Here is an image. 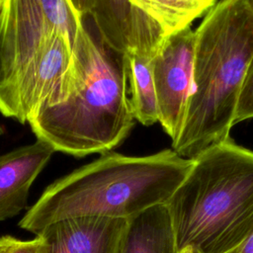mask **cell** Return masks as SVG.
Masks as SVG:
<instances>
[{
	"mask_svg": "<svg viewBox=\"0 0 253 253\" xmlns=\"http://www.w3.org/2000/svg\"><path fill=\"white\" fill-rule=\"evenodd\" d=\"M71 61V42L54 31L32 58L0 113L24 124L41 109L64 102L73 88Z\"/></svg>",
	"mask_w": 253,
	"mask_h": 253,
	"instance_id": "5b68a950",
	"label": "cell"
},
{
	"mask_svg": "<svg viewBox=\"0 0 253 253\" xmlns=\"http://www.w3.org/2000/svg\"><path fill=\"white\" fill-rule=\"evenodd\" d=\"M126 218L78 216L54 221L38 234V253H119Z\"/></svg>",
	"mask_w": 253,
	"mask_h": 253,
	"instance_id": "ba28073f",
	"label": "cell"
},
{
	"mask_svg": "<svg viewBox=\"0 0 253 253\" xmlns=\"http://www.w3.org/2000/svg\"><path fill=\"white\" fill-rule=\"evenodd\" d=\"M248 119H253V54L240 90L236 109L235 124Z\"/></svg>",
	"mask_w": 253,
	"mask_h": 253,
	"instance_id": "9a60e30c",
	"label": "cell"
},
{
	"mask_svg": "<svg viewBox=\"0 0 253 253\" xmlns=\"http://www.w3.org/2000/svg\"><path fill=\"white\" fill-rule=\"evenodd\" d=\"M178 253H228L253 231V150L230 137L193 159L165 204Z\"/></svg>",
	"mask_w": 253,
	"mask_h": 253,
	"instance_id": "277c9868",
	"label": "cell"
},
{
	"mask_svg": "<svg viewBox=\"0 0 253 253\" xmlns=\"http://www.w3.org/2000/svg\"><path fill=\"white\" fill-rule=\"evenodd\" d=\"M51 25L73 44L80 18L68 0H38Z\"/></svg>",
	"mask_w": 253,
	"mask_h": 253,
	"instance_id": "5bb4252c",
	"label": "cell"
},
{
	"mask_svg": "<svg viewBox=\"0 0 253 253\" xmlns=\"http://www.w3.org/2000/svg\"><path fill=\"white\" fill-rule=\"evenodd\" d=\"M88 17L105 43L122 54L155 47L166 37L159 25L129 0H92Z\"/></svg>",
	"mask_w": 253,
	"mask_h": 253,
	"instance_id": "9c48e42d",
	"label": "cell"
},
{
	"mask_svg": "<svg viewBox=\"0 0 253 253\" xmlns=\"http://www.w3.org/2000/svg\"><path fill=\"white\" fill-rule=\"evenodd\" d=\"M119 253H178L165 204L153 206L127 219Z\"/></svg>",
	"mask_w": 253,
	"mask_h": 253,
	"instance_id": "8fae6325",
	"label": "cell"
},
{
	"mask_svg": "<svg viewBox=\"0 0 253 253\" xmlns=\"http://www.w3.org/2000/svg\"><path fill=\"white\" fill-rule=\"evenodd\" d=\"M249 1V3H250V5H251V7L253 8V0H248Z\"/></svg>",
	"mask_w": 253,
	"mask_h": 253,
	"instance_id": "44dd1931",
	"label": "cell"
},
{
	"mask_svg": "<svg viewBox=\"0 0 253 253\" xmlns=\"http://www.w3.org/2000/svg\"><path fill=\"white\" fill-rule=\"evenodd\" d=\"M3 133V128H2V126H0V135Z\"/></svg>",
	"mask_w": 253,
	"mask_h": 253,
	"instance_id": "7402d4cb",
	"label": "cell"
},
{
	"mask_svg": "<svg viewBox=\"0 0 253 253\" xmlns=\"http://www.w3.org/2000/svg\"><path fill=\"white\" fill-rule=\"evenodd\" d=\"M196 33L193 88L172 149L194 159L229 138L253 54V8L248 0H220Z\"/></svg>",
	"mask_w": 253,
	"mask_h": 253,
	"instance_id": "3957f363",
	"label": "cell"
},
{
	"mask_svg": "<svg viewBox=\"0 0 253 253\" xmlns=\"http://www.w3.org/2000/svg\"><path fill=\"white\" fill-rule=\"evenodd\" d=\"M238 253H253V231L239 247Z\"/></svg>",
	"mask_w": 253,
	"mask_h": 253,
	"instance_id": "ac0fdd59",
	"label": "cell"
},
{
	"mask_svg": "<svg viewBox=\"0 0 253 253\" xmlns=\"http://www.w3.org/2000/svg\"><path fill=\"white\" fill-rule=\"evenodd\" d=\"M54 152L50 144L37 139L0 155V221L25 209L33 182Z\"/></svg>",
	"mask_w": 253,
	"mask_h": 253,
	"instance_id": "30bf717a",
	"label": "cell"
},
{
	"mask_svg": "<svg viewBox=\"0 0 253 253\" xmlns=\"http://www.w3.org/2000/svg\"><path fill=\"white\" fill-rule=\"evenodd\" d=\"M195 44L196 33L188 26L167 35L152 60L158 123L172 142L182 129L193 88Z\"/></svg>",
	"mask_w": 253,
	"mask_h": 253,
	"instance_id": "8992f818",
	"label": "cell"
},
{
	"mask_svg": "<svg viewBox=\"0 0 253 253\" xmlns=\"http://www.w3.org/2000/svg\"><path fill=\"white\" fill-rule=\"evenodd\" d=\"M71 71L67 99L41 109L28 124L55 151L75 157L109 152L128 135L135 119L125 56L105 43L88 16L74 38Z\"/></svg>",
	"mask_w": 253,
	"mask_h": 253,
	"instance_id": "6da1fadb",
	"label": "cell"
},
{
	"mask_svg": "<svg viewBox=\"0 0 253 253\" xmlns=\"http://www.w3.org/2000/svg\"><path fill=\"white\" fill-rule=\"evenodd\" d=\"M75 13L80 17L84 18L89 15L92 0H68Z\"/></svg>",
	"mask_w": 253,
	"mask_h": 253,
	"instance_id": "e0dca14e",
	"label": "cell"
},
{
	"mask_svg": "<svg viewBox=\"0 0 253 253\" xmlns=\"http://www.w3.org/2000/svg\"><path fill=\"white\" fill-rule=\"evenodd\" d=\"M55 29L38 0H6L0 13V110ZM59 32V31H58Z\"/></svg>",
	"mask_w": 253,
	"mask_h": 253,
	"instance_id": "52a82bcc",
	"label": "cell"
},
{
	"mask_svg": "<svg viewBox=\"0 0 253 253\" xmlns=\"http://www.w3.org/2000/svg\"><path fill=\"white\" fill-rule=\"evenodd\" d=\"M5 1H6V0H0V13H1V10H2L4 4H5Z\"/></svg>",
	"mask_w": 253,
	"mask_h": 253,
	"instance_id": "ffe728a7",
	"label": "cell"
},
{
	"mask_svg": "<svg viewBox=\"0 0 253 253\" xmlns=\"http://www.w3.org/2000/svg\"><path fill=\"white\" fill-rule=\"evenodd\" d=\"M192 165L193 159L173 149L145 156L103 153L50 184L19 226L38 234L46 225L69 217L128 219L166 204Z\"/></svg>",
	"mask_w": 253,
	"mask_h": 253,
	"instance_id": "7a4b0ae2",
	"label": "cell"
},
{
	"mask_svg": "<svg viewBox=\"0 0 253 253\" xmlns=\"http://www.w3.org/2000/svg\"><path fill=\"white\" fill-rule=\"evenodd\" d=\"M157 50L134 49L125 53L127 86L134 119L143 126L158 123V108L152 72Z\"/></svg>",
	"mask_w": 253,
	"mask_h": 253,
	"instance_id": "7c38bea8",
	"label": "cell"
},
{
	"mask_svg": "<svg viewBox=\"0 0 253 253\" xmlns=\"http://www.w3.org/2000/svg\"><path fill=\"white\" fill-rule=\"evenodd\" d=\"M214 1L217 3V2H218V1H220V0H214Z\"/></svg>",
	"mask_w": 253,
	"mask_h": 253,
	"instance_id": "603a6c76",
	"label": "cell"
},
{
	"mask_svg": "<svg viewBox=\"0 0 253 253\" xmlns=\"http://www.w3.org/2000/svg\"><path fill=\"white\" fill-rule=\"evenodd\" d=\"M130 3L156 22L165 35L182 30L204 15L215 4L214 0H129Z\"/></svg>",
	"mask_w": 253,
	"mask_h": 253,
	"instance_id": "4fadbf2b",
	"label": "cell"
},
{
	"mask_svg": "<svg viewBox=\"0 0 253 253\" xmlns=\"http://www.w3.org/2000/svg\"><path fill=\"white\" fill-rule=\"evenodd\" d=\"M238 251H239V247H238L237 249H235V250H232V251L228 252V253H238ZM181 253H196V252H194V251H192V250H184V251L181 252Z\"/></svg>",
	"mask_w": 253,
	"mask_h": 253,
	"instance_id": "d6986e66",
	"label": "cell"
},
{
	"mask_svg": "<svg viewBox=\"0 0 253 253\" xmlns=\"http://www.w3.org/2000/svg\"><path fill=\"white\" fill-rule=\"evenodd\" d=\"M39 239L20 240L13 236L0 237V253H38Z\"/></svg>",
	"mask_w": 253,
	"mask_h": 253,
	"instance_id": "2e32d148",
	"label": "cell"
}]
</instances>
